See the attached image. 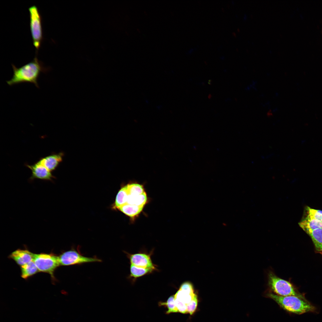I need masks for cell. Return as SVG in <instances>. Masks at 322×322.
<instances>
[{
    "label": "cell",
    "mask_w": 322,
    "mask_h": 322,
    "mask_svg": "<svg viewBox=\"0 0 322 322\" xmlns=\"http://www.w3.org/2000/svg\"><path fill=\"white\" fill-rule=\"evenodd\" d=\"M13 74L12 78L6 81L10 86L23 83H32L38 88V80L41 72L46 73L50 68L44 66L43 63L35 57L33 60L23 66L17 68L12 64Z\"/></svg>",
    "instance_id": "obj_1"
},
{
    "label": "cell",
    "mask_w": 322,
    "mask_h": 322,
    "mask_svg": "<svg viewBox=\"0 0 322 322\" xmlns=\"http://www.w3.org/2000/svg\"><path fill=\"white\" fill-rule=\"evenodd\" d=\"M268 296L284 309L291 312L301 314L315 310V307L306 299L293 295L280 296L272 293H269Z\"/></svg>",
    "instance_id": "obj_2"
},
{
    "label": "cell",
    "mask_w": 322,
    "mask_h": 322,
    "mask_svg": "<svg viewBox=\"0 0 322 322\" xmlns=\"http://www.w3.org/2000/svg\"><path fill=\"white\" fill-rule=\"evenodd\" d=\"M268 284L270 289L279 296L293 295L305 299L303 295L296 291L290 282L278 277L272 272L268 274Z\"/></svg>",
    "instance_id": "obj_3"
},
{
    "label": "cell",
    "mask_w": 322,
    "mask_h": 322,
    "mask_svg": "<svg viewBox=\"0 0 322 322\" xmlns=\"http://www.w3.org/2000/svg\"><path fill=\"white\" fill-rule=\"evenodd\" d=\"M30 27L33 44L38 51L43 40V31L41 15L37 7L33 5L29 8Z\"/></svg>",
    "instance_id": "obj_4"
},
{
    "label": "cell",
    "mask_w": 322,
    "mask_h": 322,
    "mask_svg": "<svg viewBox=\"0 0 322 322\" xmlns=\"http://www.w3.org/2000/svg\"><path fill=\"white\" fill-rule=\"evenodd\" d=\"M32 261L39 271L47 273L53 278V273L60 265L58 256L53 254H34Z\"/></svg>",
    "instance_id": "obj_5"
},
{
    "label": "cell",
    "mask_w": 322,
    "mask_h": 322,
    "mask_svg": "<svg viewBox=\"0 0 322 322\" xmlns=\"http://www.w3.org/2000/svg\"><path fill=\"white\" fill-rule=\"evenodd\" d=\"M60 265L68 266L95 262H100V259L88 257L81 255L75 250L64 252L58 256Z\"/></svg>",
    "instance_id": "obj_6"
},
{
    "label": "cell",
    "mask_w": 322,
    "mask_h": 322,
    "mask_svg": "<svg viewBox=\"0 0 322 322\" xmlns=\"http://www.w3.org/2000/svg\"><path fill=\"white\" fill-rule=\"evenodd\" d=\"M125 253L129 259L131 264L140 267L153 269L155 271L158 270L156 265L153 263L151 259L152 252L149 254L144 253L133 254L126 252Z\"/></svg>",
    "instance_id": "obj_7"
},
{
    "label": "cell",
    "mask_w": 322,
    "mask_h": 322,
    "mask_svg": "<svg viewBox=\"0 0 322 322\" xmlns=\"http://www.w3.org/2000/svg\"><path fill=\"white\" fill-rule=\"evenodd\" d=\"M25 165L31 170L32 175L29 179V181L32 182L35 179L54 182L53 179L55 178L44 166L38 161L32 165L26 164Z\"/></svg>",
    "instance_id": "obj_8"
},
{
    "label": "cell",
    "mask_w": 322,
    "mask_h": 322,
    "mask_svg": "<svg viewBox=\"0 0 322 322\" xmlns=\"http://www.w3.org/2000/svg\"><path fill=\"white\" fill-rule=\"evenodd\" d=\"M63 153H53L44 157L41 158L38 161L52 172L55 170L60 163L62 161Z\"/></svg>",
    "instance_id": "obj_9"
},
{
    "label": "cell",
    "mask_w": 322,
    "mask_h": 322,
    "mask_svg": "<svg viewBox=\"0 0 322 322\" xmlns=\"http://www.w3.org/2000/svg\"><path fill=\"white\" fill-rule=\"evenodd\" d=\"M34 255V254L28 250L18 249L12 253L9 257L22 266L32 261Z\"/></svg>",
    "instance_id": "obj_10"
},
{
    "label": "cell",
    "mask_w": 322,
    "mask_h": 322,
    "mask_svg": "<svg viewBox=\"0 0 322 322\" xmlns=\"http://www.w3.org/2000/svg\"><path fill=\"white\" fill-rule=\"evenodd\" d=\"M298 224L308 234L314 230L322 228V222L306 217L303 218Z\"/></svg>",
    "instance_id": "obj_11"
},
{
    "label": "cell",
    "mask_w": 322,
    "mask_h": 322,
    "mask_svg": "<svg viewBox=\"0 0 322 322\" xmlns=\"http://www.w3.org/2000/svg\"><path fill=\"white\" fill-rule=\"evenodd\" d=\"M143 207L126 203L118 209L126 215L134 218L141 213Z\"/></svg>",
    "instance_id": "obj_12"
},
{
    "label": "cell",
    "mask_w": 322,
    "mask_h": 322,
    "mask_svg": "<svg viewBox=\"0 0 322 322\" xmlns=\"http://www.w3.org/2000/svg\"><path fill=\"white\" fill-rule=\"evenodd\" d=\"M308 235L311 238L316 251L322 253V228L314 230Z\"/></svg>",
    "instance_id": "obj_13"
},
{
    "label": "cell",
    "mask_w": 322,
    "mask_h": 322,
    "mask_svg": "<svg viewBox=\"0 0 322 322\" xmlns=\"http://www.w3.org/2000/svg\"><path fill=\"white\" fill-rule=\"evenodd\" d=\"M154 271L155 270L153 269L140 267L131 264L129 278H132L134 280L137 278L149 274Z\"/></svg>",
    "instance_id": "obj_14"
},
{
    "label": "cell",
    "mask_w": 322,
    "mask_h": 322,
    "mask_svg": "<svg viewBox=\"0 0 322 322\" xmlns=\"http://www.w3.org/2000/svg\"><path fill=\"white\" fill-rule=\"evenodd\" d=\"M21 276L26 279L35 274L39 271L38 270L33 261L21 266Z\"/></svg>",
    "instance_id": "obj_15"
},
{
    "label": "cell",
    "mask_w": 322,
    "mask_h": 322,
    "mask_svg": "<svg viewBox=\"0 0 322 322\" xmlns=\"http://www.w3.org/2000/svg\"><path fill=\"white\" fill-rule=\"evenodd\" d=\"M147 200V195L145 192L143 193L138 195L131 196L128 195L126 203L144 207L146 203Z\"/></svg>",
    "instance_id": "obj_16"
},
{
    "label": "cell",
    "mask_w": 322,
    "mask_h": 322,
    "mask_svg": "<svg viewBox=\"0 0 322 322\" xmlns=\"http://www.w3.org/2000/svg\"><path fill=\"white\" fill-rule=\"evenodd\" d=\"M128 194L126 185L122 188L118 192L115 199V208H119L127 203Z\"/></svg>",
    "instance_id": "obj_17"
},
{
    "label": "cell",
    "mask_w": 322,
    "mask_h": 322,
    "mask_svg": "<svg viewBox=\"0 0 322 322\" xmlns=\"http://www.w3.org/2000/svg\"><path fill=\"white\" fill-rule=\"evenodd\" d=\"M174 295L171 296L166 302H160L159 303L160 306H166L168 308V310L166 314H169L173 312H179L175 303Z\"/></svg>",
    "instance_id": "obj_18"
},
{
    "label": "cell",
    "mask_w": 322,
    "mask_h": 322,
    "mask_svg": "<svg viewBox=\"0 0 322 322\" xmlns=\"http://www.w3.org/2000/svg\"><path fill=\"white\" fill-rule=\"evenodd\" d=\"M126 186L129 195H138L145 192L143 185L139 184L132 183L128 184Z\"/></svg>",
    "instance_id": "obj_19"
},
{
    "label": "cell",
    "mask_w": 322,
    "mask_h": 322,
    "mask_svg": "<svg viewBox=\"0 0 322 322\" xmlns=\"http://www.w3.org/2000/svg\"><path fill=\"white\" fill-rule=\"evenodd\" d=\"M305 210L306 216L305 217L322 222V210L312 208L308 206L306 208Z\"/></svg>",
    "instance_id": "obj_20"
},
{
    "label": "cell",
    "mask_w": 322,
    "mask_h": 322,
    "mask_svg": "<svg viewBox=\"0 0 322 322\" xmlns=\"http://www.w3.org/2000/svg\"><path fill=\"white\" fill-rule=\"evenodd\" d=\"M198 304L197 296L196 295L191 301L187 305L188 313L192 315L195 311Z\"/></svg>",
    "instance_id": "obj_21"
},
{
    "label": "cell",
    "mask_w": 322,
    "mask_h": 322,
    "mask_svg": "<svg viewBox=\"0 0 322 322\" xmlns=\"http://www.w3.org/2000/svg\"><path fill=\"white\" fill-rule=\"evenodd\" d=\"M176 306L179 312L183 313H188L187 305L184 302L175 298Z\"/></svg>",
    "instance_id": "obj_22"
}]
</instances>
